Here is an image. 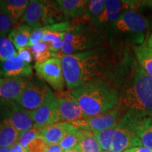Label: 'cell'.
<instances>
[{
	"label": "cell",
	"instance_id": "1",
	"mask_svg": "<svg viewBox=\"0 0 152 152\" xmlns=\"http://www.w3.org/2000/svg\"><path fill=\"white\" fill-rule=\"evenodd\" d=\"M71 94L78 102L84 118L104 113L118 104L119 94L115 87L99 77L75 89Z\"/></svg>",
	"mask_w": 152,
	"mask_h": 152
},
{
	"label": "cell",
	"instance_id": "2",
	"mask_svg": "<svg viewBox=\"0 0 152 152\" xmlns=\"http://www.w3.org/2000/svg\"><path fill=\"white\" fill-rule=\"evenodd\" d=\"M63 73L67 88L73 91L101 74L102 62L96 51L89 50L79 54H61Z\"/></svg>",
	"mask_w": 152,
	"mask_h": 152
},
{
	"label": "cell",
	"instance_id": "3",
	"mask_svg": "<svg viewBox=\"0 0 152 152\" xmlns=\"http://www.w3.org/2000/svg\"><path fill=\"white\" fill-rule=\"evenodd\" d=\"M120 106L152 116V77L140 67L137 60L133 62L130 83L123 94Z\"/></svg>",
	"mask_w": 152,
	"mask_h": 152
},
{
	"label": "cell",
	"instance_id": "4",
	"mask_svg": "<svg viewBox=\"0 0 152 152\" xmlns=\"http://www.w3.org/2000/svg\"><path fill=\"white\" fill-rule=\"evenodd\" d=\"M139 112L128 111L121 119L114 130L110 152H123L131 148L142 147L137 134Z\"/></svg>",
	"mask_w": 152,
	"mask_h": 152
},
{
	"label": "cell",
	"instance_id": "5",
	"mask_svg": "<svg viewBox=\"0 0 152 152\" xmlns=\"http://www.w3.org/2000/svg\"><path fill=\"white\" fill-rule=\"evenodd\" d=\"M121 107L116 106L113 109L96 116L83 118V119L70 123L74 128L92 133L101 132L115 128L122 118Z\"/></svg>",
	"mask_w": 152,
	"mask_h": 152
},
{
	"label": "cell",
	"instance_id": "6",
	"mask_svg": "<svg viewBox=\"0 0 152 152\" xmlns=\"http://www.w3.org/2000/svg\"><path fill=\"white\" fill-rule=\"evenodd\" d=\"M36 74L56 91H62L65 85L62 64L58 56H54L42 64H35Z\"/></svg>",
	"mask_w": 152,
	"mask_h": 152
},
{
	"label": "cell",
	"instance_id": "7",
	"mask_svg": "<svg viewBox=\"0 0 152 152\" xmlns=\"http://www.w3.org/2000/svg\"><path fill=\"white\" fill-rule=\"evenodd\" d=\"M34 128L42 129L50 125L62 123L58 101L54 94L51 95L42 105L34 111H30Z\"/></svg>",
	"mask_w": 152,
	"mask_h": 152
},
{
	"label": "cell",
	"instance_id": "8",
	"mask_svg": "<svg viewBox=\"0 0 152 152\" xmlns=\"http://www.w3.org/2000/svg\"><path fill=\"white\" fill-rule=\"evenodd\" d=\"M53 94L50 89L45 85L29 83L20 96L16 100L19 106L28 111H34Z\"/></svg>",
	"mask_w": 152,
	"mask_h": 152
},
{
	"label": "cell",
	"instance_id": "9",
	"mask_svg": "<svg viewBox=\"0 0 152 152\" xmlns=\"http://www.w3.org/2000/svg\"><path fill=\"white\" fill-rule=\"evenodd\" d=\"M92 46L90 37L86 33L71 27L66 32L61 51L62 54H75L89 51Z\"/></svg>",
	"mask_w": 152,
	"mask_h": 152
},
{
	"label": "cell",
	"instance_id": "10",
	"mask_svg": "<svg viewBox=\"0 0 152 152\" xmlns=\"http://www.w3.org/2000/svg\"><path fill=\"white\" fill-rule=\"evenodd\" d=\"M56 99L62 123H70L84 118L83 110L73 94L66 93Z\"/></svg>",
	"mask_w": 152,
	"mask_h": 152
},
{
	"label": "cell",
	"instance_id": "11",
	"mask_svg": "<svg viewBox=\"0 0 152 152\" xmlns=\"http://www.w3.org/2000/svg\"><path fill=\"white\" fill-rule=\"evenodd\" d=\"M147 20L133 10H128L121 15L115 22V27L123 33H142L147 30Z\"/></svg>",
	"mask_w": 152,
	"mask_h": 152
},
{
	"label": "cell",
	"instance_id": "12",
	"mask_svg": "<svg viewBox=\"0 0 152 152\" xmlns=\"http://www.w3.org/2000/svg\"><path fill=\"white\" fill-rule=\"evenodd\" d=\"M46 1H30L22 17V22L33 29L46 26Z\"/></svg>",
	"mask_w": 152,
	"mask_h": 152
},
{
	"label": "cell",
	"instance_id": "13",
	"mask_svg": "<svg viewBox=\"0 0 152 152\" xmlns=\"http://www.w3.org/2000/svg\"><path fill=\"white\" fill-rule=\"evenodd\" d=\"M28 84L22 77H4L0 78V98L16 101Z\"/></svg>",
	"mask_w": 152,
	"mask_h": 152
},
{
	"label": "cell",
	"instance_id": "14",
	"mask_svg": "<svg viewBox=\"0 0 152 152\" xmlns=\"http://www.w3.org/2000/svg\"><path fill=\"white\" fill-rule=\"evenodd\" d=\"M77 130L69 123H58L41 129L39 137L47 145L59 144L66 136Z\"/></svg>",
	"mask_w": 152,
	"mask_h": 152
},
{
	"label": "cell",
	"instance_id": "15",
	"mask_svg": "<svg viewBox=\"0 0 152 152\" xmlns=\"http://www.w3.org/2000/svg\"><path fill=\"white\" fill-rule=\"evenodd\" d=\"M1 72L5 77H29L33 74V68L30 64L14 56L0 63Z\"/></svg>",
	"mask_w": 152,
	"mask_h": 152
},
{
	"label": "cell",
	"instance_id": "16",
	"mask_svg": "<svg viewBox=\"0 0 152 152\" xmlns=\"http://www.w3.org/2000/svg\"><path fill=\"white\" fill-rule=\"evenodd\" d=\"M11 113L9 118L17 131L20 134L33 128L34 123L30 111L23 109L18 104L13 102H11Z\"/></svg>",
	"mask_w": 152,
	"mask_h": 152
},
{
	"label": "cell",
	"instance_id": "17",
	"mask_svg": "<svg viewBox=\"0 0 152 152\" xmlns=\"http://www.w3.org/2000/svg\"><path fill=\"white\" fill-rule=\"evenodd\" d=\"M88 1L86 0H58L56 1L61 11L67 18H80L84 16Z\"/></svg>",
	"mask_w": 152,
	"mask_h": 152
},
{
	"label": "cell",
	"instance_id": "18",
	"mask_svg": "<svg viewBox=\"0 0 152 152\" xmlns=\"http://www.w3.org/2000/svg\"><path fill=\"white\" fill-rule=\"evenodd\" d=\"M137 134L142 147L152 150V116L140 113L137 123Z\"/></svg>",
	"mask_w": 152,
	"mask_h": 152
},
{
	"label": "cell",
	"instance_id": "19",
	"mask_svg": "<svg viewBox=\"0 0 152 152\" xmlns=\"http://www.w3.org/2000/svg\"><path fill=\"white\" fill-rule=\"evenodd\" d=\"M28 0H7L0 1V9L11 18L14 23L22 18L28 4Z\"/></svg>",
	"mask_w": 152,
	"mask_h": 152
},
{
	"label": "cell",
	"instance_id": "20",
	"mask_svg": "<svg viewBox=\"0 0 152 152\" xmlns=\"http://www.w3.org/2000/svg\"><path fill=\"white\" fill-rule=\"evenodd\" d=\"M19 133L10 121L5 118L0 123V147H11L18 141Z\"/></svg>",
	"mask_w": 152,
	"mask_h": 152
},
{
	"label": "cell",
	"instance_id": "21",
	"mask_svg": "<svg viewBox=\"0 0 152 152\" xmlns=\"http://www.w3.org/2000/svg\"><path fill=\"white\" fill-rule=\"evenodd\" d=\"M31 33L32 28L29 26L26 25L19 26L11 30L8 37L14 44L17 51H19L28 47Z\"/></svg>",
	"mask_w": 152,
	"mask_h": 152
},
{
	"label": "cell",
	"instance_id": "22",
	"mask_svg": "<svg viewBox=\"0 0 152 152\" xmlns=\"http://www.w3.org/2000/svg\"><path fill=\"white\" fill-rule=\"evenodd\" d=\"M136 60L142 69L152 77V57L148 52V47L146 44L133 47Z\"/></svg>",
	"mask_w": 152,
	"mask_h": 152
},
{
	"label": "cell",
	"instance_id": "23",
	"mask_svg": "<svg viewBox=\"0 0 152 152\" xmlns=\"http://www.w3.org/2000/svg\"><path fill=\"white\" fill-rule=\"evenodd\" d=\"M29 49L33 55V59L35 61V64H42L52 57L58 56L57 54L51 52L49 44L43 42H40L29 47Z\"/></svg>",
	"mask_w": 152,
	"mask_h": 152
},
{
	"label": "cell",
	"instance_id": "24",
	"mask_svg": "<svg viewBox=\"0 0 152 152\" xmlns=\"http://www.w3.org/2000/svg\"><path fill=\"white\" fill-rule=\"evenodd\" d=\"M45 32L42 42L49 44L51 52L53 53H56L61 50L63 42L66 33L53 31L48 29L47 26L45 27Z\"/></svg>",
	"mask_w": 152,
	"mask_h": 152
},
{
	"label": "cell",
	"instance_id": "25",
	"mask_svg": "<svg viewBox=\"0 0 152 152\" xmlns=\"http://www.w3.org/2000/svg\"><path fill=\"white\" fill-rule=\"evenodd\" d=\"M81 130V140L79 144V148L81 152H100L102 151V148L95 137L94 133Z\"/></svg>",
	"mask_w": 152,
	"mask_h": 152
},
{
	"label": "cell",
	"instance_id": "26",
	"mask_svg": "<svg viewBox=\"0 0 152 152\" xmlns=\"http://www.w3.org/2000/svg\"><path fill=\"white\" fill-rule=\"evenodd\" d=\"M18 51L9 37H0V62L16 56Z\"/></svg>",
	"mask_w": 152,
	"mask_h": 152
},
{
	"label": "cell",
	"instance_id": "27",
	"mask_svg": "<svg viewBox=\"0 0 152 152\" xmlns=\"http://www.w3.org/2000/svg\"><path fill=\"white\" fill-rule=\"evenodd\" d=\"M115 128H110L108 129V130L94 133L98 143L99 144L101 148L104 151H109Z\"/></svg>",
	"mask_w": 152,
	"mask_h": 152
},
{
	"label": "cell",
	"instance_id": "28",
	"mask_svg": "<svg viewBox=\"0 0 152 152\" xmlns=\"http://www.w3.org/2000/svg\"><path fill=\"white\" fill-rule=\"evenodd\" d=\"M82 130H77L70 133L67 136H66L60 142V146L64 151L67 150L73 149L79 146L81 140Z\"/></svg>",
	"mask_w": 152,
	"mask_h": 152
},
{
	"label": "cell",
	"instance_id": "29",
	"mask_svg": "<svg viewBox=\"0 0 152 152\" xmlns=\"http://www.w3.org/2000/svg\"><path fill=\"white\" fill-rule=\"evenodd\" d=\"M105 1L104 0H91L88 1L85 9L84 16L88 20L92 16H99L103 12Z\"/></svg>",
	"mask_w": 152,
	"mask_h": 152
},
{
	"label": "cell",
	"instance_id": "30",
	"mask_svg": "<svg viewBox=\"0 0 152 152\" xmlns=\"http://www.w3.org/2000/svg\"><path fill=\"white\" fill-rule=\"evenodd\" d=\"M41 129L37 128H33L30 129V130L25 131L20 134L18 138V142L25 149H27L28 145L31 143L33 140H35V139L39 137V133H40ZM27 150V149H26Z\"/></svg>",
	"mask_w": 152,
	"mask_h": 152
},
{
	"label": "cell",
	"instance_id": "31",
	"mask_svg": "<svg viewBox=\"0 0 152 152\" xmlns=\"http://www.w3.org/2000/svg\"><path fill=\"white\" fill-rule=\"evenodd\" d=\"M14 23L6 13L0 9V33H5L10 30Z\"/></svg>",
	"mask_w": 152,
	"mask_h": 152
},
{
	"label": "cell",
	"instance_id": "32",
	"mask_svg": "<svg viewBox=\"0 0 152 152\" xmlns=\"http://www.w3.org/2000/svg\"><path fill=\"white\" fill-rule=\"evenodd\" d=\"M47 144L40 137L35 139L27 147V152H45Z\"/></svg>",
	"mask_w": 152,
	"mask_h": 152
},
{
	"label": "cell",
	"instance_id": "33",
	"mask_svg": "<svg viewBox=\"0 0 152 152\" xmlns=\"http://www.w3.org/2000/svg\"><path fill=\"white\" fill-rule=\"evenodd\" d=\"M45 27L37 28V29L33 30V31H32L31 35H30L28 47L33 46V45H36V44L42 42L44 34H45Z\"/></svg>",
	"mask_w": 152,
	"mask_h": 152
},
{
	"label": "cell",
	"instance_id": "34",
	"mask_svg": "<svg viewBox=\"0 0 152 152\" xmlns=\"http://www.w3.org/2000/svg\"><path fill=\"white\" fill-rule=\"evenodd\" d=\"M17 57H18L20 60H21L24 62L28 63V64H30V63L33 61V55H32L31 52H30L29 48H25L18 51Z\"/></svg>",
	"mask_w": 152,
	"mask_h": 152
},
{
	"label": "cell",
	"instance_id": "35",
	"mask_svg": "<svg viewBox=\"0 0 152 152\" xmlns=\"http://www.w3.org/2000/svg\"><path fill=\"white\" fill-rule=\"evenodd\" d=\"M45 152H64L59 144H54L47 145Z\"/></svg>",
	"mask_w": 152,
	"mask_h": 152
},
{
	"label": "cell",
	"instance_id": "36",
	"mask_svg": "<svg viewBox=\"0 0 152 152\" xmlns=\"http://www.w3.org/2000/svg\"><path fill=\"white\" fill-rule=\"evenodd\" d=\"M10 149V152H27V150L23 147V146L19 143L18 141L16 142L14 145L11 146Z\"/></svg>",
	"mask_w": 152,
	"mask_h": 152
},
{
	"label": "cell",
	"instance_id": "37",
	"mask_svg": "<svg viewBox=\"0 0 152 152\" xmlns=\"http://www.w3.org/2000/svg\"><path fill=\"white\" fill-rule=\"evenodd\" d=\"M126 151L128 152H152L151 149H148V148L144 147H137L131 148V149L126 150Z\"/></svg>",
	"mask_w": 152,
	"mask_h": 152
},
{
	"label": "cell",
	"instance_id": "38",
	"mask_svg": "<svg viewBox=\"0 0 152 152\" xmlns=\"http://www.w3.org/2000/svg\"><path fill=\"white\" fill-rule=\"evenodd\" d=\"M64 152H81V151H80V149L79 146H77V147H75V148H73V149L67 150V151H65Z\"/></svg>",
	"mask_w": 152,
	"mask_h": 152
},
{
	"label": "cell",
	"instance_id": "39",
	"mask_svg": "<svg viewBox=\"0 0 152 152\" xmlns=\"http://www.w3.org/2000/svg\"><path fill=\"white\" fill-rule=\"evenodd\" d=\"M10 147H0V152H10Z\"/></svg>",
	"mask_w": 152,
	"mask_h": 152
},
{
	"label": "cell",
	"instance_id": "40",
	"mask_svg": "<svg viewBox=\"0 0 152 152\" xmlns=\"http://www.w3.org/2000/svg\"><path fill=\"white\" fill-rule=\"evenodd\" d=\"M147 47L148 48H152V34L150 36L149 40L147 42Z\"/></svg>",
	"mask_w": 152,
	"mask_h": 152
},
{
	"label": "cell",
	"instance_id": "41",
	"mask_svg": "<svg viewBox=\"0 0 152 152\" xmlns=\"http://www.w3.org/2000/svg\"><path fill=\"white\" fill-rule=\"evenodd\" d=\"M148 52H149L150 56L152 57V48H148Z\"/></svg>",
	"mask_w": 152,
	"mask_h": 152
},
{
	"label": "cell",
	"instance_id": "42",
	"mask_svg": "<svg viewBox=\"0 0 152 152\" xmlns=\"http://www.w3.org/2000/svg\"><path fill=\"white\" fill-rule=\"evenodd\" d=\"M1 76H2V73H1V71H0V78H1Z\"/></svg>",
	"mask_w": 152,
	"mask_h": 152
},
{
	"label": "cell",
	"instance_id": "43",
	"mask_svg": "<svg viewBox=\"0 0 152 152\" xmlns=\"http://www.w3.org/2000/svg\"><path fill=\"white\" fill-rule=\"evenodd\" d=\"M100 152H110V151H104V150H102Z\"/></svg>",
	"mask_w": 152,
	"mask_h": 152
},
{
	"label": "cell",
	"instance_id": "44",
	"mask_svg": "<svg viewBox=\"0 0 152 152\" xmlns=\"http://www.w3.org/2000/svg\"><path fill=\"white\" fill-rule=\"evenodd\" d=\"M123 152H128V151H123Z\"/></svg>",
	"mask_w": 152,
	"mask_h": 152
}]
</instances>
